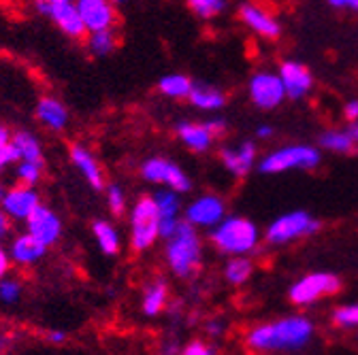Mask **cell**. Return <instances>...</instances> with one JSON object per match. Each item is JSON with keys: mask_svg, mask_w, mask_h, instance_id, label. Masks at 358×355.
I'll list each match as a JSON object with an SVG mask.
<instances>
[{"mask_svg": "<svg viewBox=\"0 0 358 355\" xmlns=\"http://www.w3.org/2000/svg\"><path fill=\"white\" fill-rule=\"evenodd\" d=\"M141 176L148 183H160L177 194L188 192L192 188V181L188 179V174L179 168L175 162H169L164 158H150L141 164Z\"/></svg>", "mask_w": 358, "mask_h": 355, "instance_id": "52a82bcc", "label": "cell"}, {"mask_svg": "<svg viewBox=\"0 0 358 355\" xmlns=\"http://www.w3.org/2000/svg\"><path fill=\"white\" fill-rule=\"evenodd\" d=\"M54 3H62V0H32V7L38 15H43L45 11H48V7Z\"/></svg>", "mask_w": 358, "mask_h": 355, "instance_id": "60d3db41", "label": "cell"}, {"mask_svg": "<svg viewBox=\"0 0 358 355\" xmlns=\"http://www.w3.org/2000/svg\"><path fill=\"white\" fill-rule=\"evenodd\" d=\"M250 96H252L254 105L260 109H275L286 96V87H284L280 75L258 73L250 81Z\"/></svg>", "mask_w": 358, "mask_h": 355, "instance_id": "8fae6325", "label": "cell"}, {"mask_svg": "<svg viewBox=\"0 0 358 355\" xmlns=\"http://www.w3.org/2000/svg\"><path fill=\"white\" fill-rule=\"evenodd\" d=\"M22 298V283L11 277L0 279V300L5 304H15Z\"/></svg>", "mask_w": 358, "mask_h": 355, "instance_id": "836d02e7", "label": "cell"}, {"mask_svg": "<svg viewBox=\"0 0 358 355\" xmlns=\"http://www.w3.org/2000/svg\"><path fill=\"white\" fill-rule=\"evenodd\" d=\"M354 139L350 132H337V130H331V132H324L320 137V145L324 149H331V151H341V153H348L354 149Z\"/></svg>", "mask_w": 358, "mask_h": 355, "instance_id": "f546056e", "label": "cell"}, {"mask_svg": "<svg viewBox=\"0 0 358 355\" xmlns=\"http://www.w3.org/2000/svg\"><path fill=\"white\" fill-rule=\"evenodd\" d=\"M109 3H111V5H115V7H120V5H126L128 0H109Z\"/></svg>", "mask_w": 358, "mask_h": 355, "instance_id": "f907efd6", "label": "cell"}, {"mask_svg": "<svg viewBox=\"0 0 358 355\" xmlns=\"http://www.w3.org/2000/svg\"><path fill=\"white\" fill-rule=\"evenodd\" d=\"M192 85L194 83L186 75L173 73V75H164L158 81V92L166 98H188Z\"/></svg>", "mask_w": 358, "mask_h": 355, "instance_id": "484cf974", "label": "cell"}, {"mask_svg": "<svg viewBox=\"0 0 358 355\" xmlns=\"http://www.w3.org/2000/svg\"><path fill=\"white\" fill-rule=\"evenodd\" d=\"M177 137L182 139V143L186 147H190L192 151H205L209 149L213 135L209 132L207 123H192V121H179L175 126Z\"/></svg>", "mask_w": 358, "mask_h": 355, "instance_id": "44dd1931", "label": "cell"}, {"mask_svg": "<svg viewBox=\"0 0 358 355\" xmlns=\"http://www.w3.org/2000/svg\"><path fill=\"white\" fill-rule=\"evenodd\" d=\"M333 322L337 326H343V328L358 326V304H348V306L337 308L335 315H333Z\"/></svg>", "mask_w": 358, "mask_h": 355, "instance_id": "e575fe53", "label": "cell"}, {"mask_svg": "<svg viewBox=\"0 0 358 355\" xmlns=\"http://www.w3.org/2000/svg\"><path fill=\"white\" fill-rule=\"evenodd\" d=\"M205 123H207L209 132L213 135V139H215V137H220L222 132H224V128H227V126H224V121H222V119H209V121H205Z\"/></svg>", "mask_w": 358, "mask_h": 355, "instance_id": "ab89813d", "label": "cell"}, {"mask_svg": "<svg viewBox=\"0 0 358 355\" xmlns=\"http://www.w3.org/2000/svg\"><path fill=\"white\" fill-rule=\"evenodd\" d=\"M350 135H352L354 141H358V123H354V126L350 128Z\"/></svg>", "mask_w": 358, "mask_h": 355, "instance_id": "bcb514c9", "label": "cell"}, {"mask_svg": "<svg viewBox=\"0 0 358 355\" xmlns=\"http://www.w3.org/2000/svg\"><path fill=\"white\" fill-rule=\"evenodd\" d=\"M166 296H169L166 294V285L162 281L152 283L145 289V294H143V313L150 315V317L158 315L160 310L164 308V304H166Z\"/></svg>", "mask_w": 358, "mask_h": 355, "instance_id": "f1b7e54d", "label": "cell"}, {"mask_svg": "<svg viewBox=\"0 0 358 355\" xmlns=\"http://www.w3.org/2000/svg\"><path fill=\"white\" fill-rule=\"evenodd\" d=\"M11 137H13V132H11L7 126L0 123V147H3V145H9V143H11Z\"/></svg>", "mask_w": 358, "mask_h": 355, "instance_id": "ee69618b", "label": "cell"}, {"mask_svg": "<svg viewBox=\"0 0 358 355\" xmlns=\"http://www.w3.org/2000/svg\"><path fill=\"white\" fill-rule=\"evenodd\" d=\"M318 228H320V224L309 213L294 211V213L278 217L273 224L266 228V241L275 243V245H282V243L294 241L299 236L313 234Z\"/></svg>", "mask_w": 358, "mask_h": 355, "instance_id": "8992f818", "label": "cell"}, {"mask_svg": "<svg viewBox=\"0 0 358 355\" xmlns=\"http://www.w3.org/2000/svg\"><path fill=\"white\" fill-rule=\"evenodd\" d=\"M11 224L13 221L9 219V215L3 211V206H0V241H5L11 232Z\"/></svg>", "mask_w": 358, "mask_h": 355, "instance_id": "f35d334b", "label": "cell"}, {"mask_svg": "<svg viewBox=\"0 0 358 355\" xmlns=\"http://www.w3.org/2000/svg\"><path fill=\"white\" fill-rule=\"evenodd\" d=\"M182 355H213V353H211V349H209L207 345H203V342H190V345L182 351Z\"/></svg>", "mask_w": 358, "mask_h": 355, "instance_id": "74e56055", "label": "cell"}, {"mask_svg": "<svg viewBox=\"0 0 358 355\" xmlns=\"http://www.w3.org/2000/svg\"><path fill=\"white\" fill-rule=\"evenodd\" d=\"M85 50L90 56L94 58H107L117 50V34L113 28L109 30H96V32H87L85 36Z\"/></svg>", "mask_w": 358, "mask_h": 355, "instance_id": "d4e9b609", "label": "cell"}, {"mask_svg": "<svg viewBox=\"0 0 358 355\" xmlns=\"http://www.w3.org/2000/svg\"><path fill=\"white\" fill-rule=\"evenodd\" d=\"M256 135H258V139H266V137H271V135H273V128H268V126H260V128L256 130Z\"/></svg>", "mask_w": 358, "mask_h": 355, "instance_id": "f6af8a7d", "label": "cell"}, {"mask_svg": "<svg viewBox=\"0 0 358 355\" xmlns=\"http://www.w3.org/2000/svg\"><path fill=\"white\" fill-rule=\"evenodd\" d=\"M190 103L199 109H205V111H213V109H220L224 105V94L217 92L215 87L211 85H203V83H194L192 90L188 94Z\"/></svg>", "mask_w": 358, "mask_h": 355, "instance_id": "4316f807", "label": "cell"}, {"mask_svg": "<svg viewBox=\"0 0 358 355\" xmlns=\"http://www.w3.org/2000/svg\"><path fill=\"white\" fill-rule=\"evenodd\" d=\"M254 156H256V145L252 141H245L237 149H224L222 162L233 174H248L250 168L254 166Z\"/></svg>", "mask_w": 358, "mask_h": 355, "instance_id": "7402d4cb", "label": "cell"}, {"mask_svg": "<svg viewBox=\"0 0 358 355\" xmlns=\"http://www.w3.org/2000/svg\"><path fill=\"white\" fill-rule=\"evenodd\" d=\"M92 234H94V241L99 245V249L113 257L120 253L122 249V241H120V232L115 230V226L111 224V221L107 219H96L94 224H92Z\"/></svg>", "mask_w": 358, "mask_h": 355, "instance_id": "603a6c76", "label": "cell"}, {"mask_svg": "<svg viewBox=\"0 0 358 355\" xmlns=\"http://www.w3.org/2000/svg\"><path fill=\"white\" fill-rule=\"evenodd\" d=\"M224 217V202L217 196H201L196 198L188 209H186V221H190L192 226H217Z\"/></svg>", "mask_w": 358, "mask_h": 355, "instance_id": "9a60e30c", "label": "cell"}, {"mask_svg": "<svg viewBox=\"0 0 358 355\" xmlns=\"http://www.w3.org/2000/svg\"><path fill=\"white\" fill-rule=\"evenodd\" d=\"M318 164H320V151L318 149H313L309 145H292V147H284V149L268 153L264 160H260L258 170L262 174H275V172H284L290 168L311 170Z\"/></svg>", "mask_w": 358, "mask_h": 355, "instance_id": "5b68a950", "label": "cell"}, {"mask_svg": "<svg viewBox=\"0 0 358 355\" xmlns=\"http://www.w3.org/2000/svg\"><path fill=\"white\" fill-rule=\"evenodd\" d=\"M69 156H71V162L73 166L81 172V176L85 179V183L92 188L94 192H103L107 188L105 183V174H103V168L99 164V160L94 158V153L90 151L85 145H71L69 149Z\"/></svg>", "mask_w": 358, "mask_h": 355, "instance_id": "5bb4252c", "label": "cell"}, {"mask_svg": "<svg viewBox=\"0 0 358 355\" xmlns=\"http://www.w3.org/2000/svg\"><path fill=\"white\" fill-rule=\"evenodd\" d=\"M48 20H52L56 24V28L71 40H85V36H87V28L81 20V13L77 9L75 0L54 3L48 11Z\"/></svg>", "mask_w": 358, "mask_h": 355, "instance_id": "7c38bea8", "label": "cell"}, {"mask_svg": "<svg viewBox=\"0 0 358 355\" xmlns=\"http://www.w3.org/2000/svg\"><path fill=\"white\" fill-rule=\"evenodd\" d=\"M154 202H156V209H158V215H160V239H169L177 224H179V196L175 190H158L154 196Z\"/></svg>", "mask_w": 358, "mask_h": 355, "instance_id": "2e32d148", "label": "cell"}, {"mask_svg": "<svg viewBox=\"0 0 358 355\" xmlns=\"http://www.w3.org/2000/svg\"><path fill=\"white\" fill-rule=\"evenodd\" d=\"M26 232L32 234L36 241H41L45 247H52L60 241L62 236V219L60 215L48 206V204H41L26 221Z\"/></svg>", "mask_w": 358, "mask_h": 355, "instance_id": "30bf717a", "label": "cell"}, {"mask_svg": "<svg viewBox=\"0 0 358 355\" xmlns=\"http://www.w3.org/2000/svg\"><path fill=\"white\" fill-rule=\"evenodd\" d=\"M75 3L87 32L115 28L117 13H115V5H111L109 0H75Z\"/></svg>", "mask_w": 358, "mask_h": 355, "instance_id": "4fadbf2b", "label": "cell"}, {"mask_svg": "<svg viewBox=\"0 0 358 355\" xmlns=\"http://www.w3.org/2000/svg\"><path fill=\"white\" fill-rule=\"evenodd\" d=\"M188 7L203 20H211L213 15L222 13L224 0H188Z\"/></svg>", "mask_w": 358, "mask_h": 355, "instance_id": "1f68e13d", "label": "cell"}, {"mask_svg": "<svg viewBox=\"0 0 358 355\" xmlns=\"http://www.w3.org/2000/svg\"><path fill=\"white\" fill-rule=\"evenodd\" d=\"M311 324L303 317H288L268 326H260L250 332L248 342L254 349L271 351V349H294L309 340Z\"/></svg>", "mask_w": 358, "mask_h": 355, "instance_id": "6da1fadb", "label": "cell"}, {"mask_svg": "<svg viewBox=\"0 0 358 355\" xmlns=\"http://www.w3.org/2000/svg\"><path fill=\"white\" fill-rule=\"evenodd\" d=\"M5 194H7V186L0 181V202H3V198H5Z\"/></svg>", "mask_w": 358, "mask_h": 355, "instance_id": "c3c4849f", "label": "cell"}, {"mask_svg": "<svg viewBox=\"0 0 358 355\" xmlns=\"http://www.w3.org/2000/svg\"><path fill=\"white\" fill-rule=\"evenodd\" d=\"M160 239V215L152 196H143L130 211V245L134 251H148Z\"/></svg>", "mask_w": 358, "mask_h": 355, "instance_id": "277c9868", "label": "cell"}, {"mask_svg": "<svg viewBox=\"0 0 358 355\" xmlns=\"http://www.w3.org/2000/svg\"><path fill=\"white\" fill-rule=\"evenodd\" d=\"M215 247L224 253L243 255L252 251L258 243V228L245 217H229L211 234Z\"/></svg>", "mask_w": 358, "mask_h": 355, "instance_id": "3957f363", "label": "cell"}, {"mask_svg": "<svg viewBox=\"0 0 358 355\" xmlns=\"http://www.w3.org/2000/svg\"><path fill=\"white\" fill-rule=\"evenodd\" d=\"M239 13H241L243 24H248L260 36H264V38H278L280 36V32H282L280 24L268 13H264L262 9H258L254 5H243Z\"/></svg>", "mask_w": 358, "mask_h": 355, "instance_id": "ffe728a7", "label": "cell"}, {"mask_svg": "<svg viewBox=\"0 0 358 355\" xmlns=\"http://www.w3.org/2000/svg\"><path fill=\"white\" fill-rule=\"evenodd\" d=\"M201 259V239L190 221H179L166 239V262L177 277H188Z\"/></svg>", "mask_w": 358, "mask_h": 355, "instance_id": "7a4b0ae2", "label": "cell"}, {"mask_svg": "<svg viewBox=\"0 0 358 355\" xmlns=\"http://www.w3.org/2000/svg\"><path fill=\"white\" fill-rule=\"evenodd\" d=\"M45 251H48V247L28 232L13 236L11 245H9L11 262L17 266H24V269L26 266H34L36 262H41L45 257Z\"/></svg>", "mask_w": 358, "mask_h": 355, "instance_id": "d6986e66", "label": "cell"}, {"mask_svg": "<svg viewBox=\"0 0 358 355\" xmlns=\"http://www.w3.org/2000/svg\"><path fill=\"white\" fill-rule=\"evenodd\" d=\"M105 196H107V204H109V211L113 215H122L126 211V194H124V188L117 186V183H109L105 188Z\"/></svg>", "mask_w": 358, "mask_h": 355, "instance_id": "d6a6232c", "label": "cell"}, {"mask_svg": "<svg viewBox=\"0 0 358 355\" xmlns=\"http://www.w3.org/2000/svg\"><path fill=\"white\" fill-rule=\"evenodd\" d=\"M11 255H9V249L3 245V241H0V279L9 275V269H11Z\"/></svg>", "mask_w": 358, "mask_h": 355, "instance_id": "8d00e7d4", "label": "cell"}, {"mask_svg": "<svg viewBox=\"0 0 358 355\" xmlns=\"http://www.w3.org/2000/svg\"><path fill=\"white\" fill-rule=\"evenodd\" d=\"M280 79L286 87V96H290L292 100L303 98L311 90V73L301 62H284L280 68Z\"/></svg>", "mask_w": 358, "mask_h": 355, "instance_id": "ac0fdd59", "label": "cell"}, {"mask_svg": "<svg viewBox=\"0 0 358 355\" xmlns=\"http://www.w3.org/2000/svg\"><path fill=\"white\" fill-rule=\"evenodd\" d=\"M333 7H345V0H329Z\"/></svg>", "mask_w": 358, "mask_h": 355, "instance_id": "681fc988", "label": "cell"}, {"mask_svg": "<svg viewBox=\"0 0 358 355\" xmlns=\"http://www.w3.org/2000/svg\"><path fill=\"white\" fill-rule=\"evenodd\" d=\"M252 275V264L245 257H235L227 264V279L233 285H241L250 279Z\"/></svg>", "mask_w": 358, "mask_h": 355, "instance_id": "4dcf8cb0", "label": "cell"}, {"mask_svg": "<svg viewBox=\"0 0 358 355\" xmlns=\"http://www.w3.org/2000/svg\"><path fill=\"white\" fill-rule=\"evenodd\" d=\"M48 340L52 345H62L66 340V332L64 330H52V332H48Z\"/></svg>", "mask_w": 358, "mask_h": 355, "instance_id": "b9f144b4", "label": "cell"}, {"mask_svg": "<svg viewBox=\"0 0 358 355\" xmlns=\"http://www.w3.org/2000/svg\"><path fill=\"white\" fill-rule=\"evenodd\" d=\"M339 287H341L339 277L331 273H313V275L303 277L290 287V300L294 304H311L324 296L337 294Z\"/></svg>", "mask_w": 358, "mask_h": 355, "instance_id": "ba28073f", "label": "cell"}, {"mask_svg": "<svg viewBox=\"0 0 358 355\" xmlns=\"http://www.w3.org/2000/svg\"><path fill=\"white\" fill-rule=\"evenodd\" d=\"M11 145L17 149L20 160H30V162H45L43 145L38 137L30 130H15L11 137Z\"/></svg>", "mask_w": 358, "mask_h": 355, "instance_id": "cb8c5ba5", "label": "cell"}, {"mask_svg": "<svg viewBox=\"0 0 358 355\" xmlns=\"http://www.w3.org/2000/svg\"><path fill=\"white\" fill-rule=\"evenodd\" d=\"M345 7H350V9L358 11V0H345Z\"/></svg>", "mask_w": 358, "mask_h": 355, "instance_id": "7dc6e473", "label": "cell"}, {"mask_svg": "<svg viewBox=\"0 0 358 355\" xmlns=\"http://www.w3.org/2000/svg\"><path fill=\"white\" fill-rule=\"evenodd\" d=\"M345 117L350 121H356L358 119V100H352V103L345 105Z\"/></svg>", "mask_w": 358, "mask_h": 355, "instance_id": "7bdbcfd3", "label": "cell"}, {"mask_svg": "<svg viewBox=\"0 0 358 355\" xmlns=\"http://www.w3.org/2000/svg\"><path fill=\"white\" fill-rule=\"evenodd\" d=\"M36 119L52 132H62L66 130L69 121H71V113L66 109V105L62 100H58L56 96H43L36 103Z\"/></svg>", "mask_w": 358, "mask_h": 355, "instance_id": "e0dca14e", "label": "cell"}, {"mask_svg": "<svg viewBox=\"0 0 358 355\" xmlns=\"http://www.w3.org/2000/svg\"><path fill=\"white\" fill-rule=\"evenodd\" d=\"M41 194L36 188H30V186H22V183H15L11 188H7V194L0 202L3 211L9 215L11 221H22L26 224L28 217L41 206Z\"/></svg>", "mask_w": 358, "mask_h": 355, "instance_id": "9c48e42d", "label": "cell"}, {"mask_svg": "<svg viewBox=\"0 0 358 355\" xmlns=\"http://www.w3.org/2000/svg\"><path fill=\"white\" fill-rule=\"evenodd\" d=\"M17 162H20V153H17V149L11 143L0 147V174L7 172L9 168H13Z\"/></svg>", "mask_w": 358, "mask_h": 355, "instance_id": "d590c367", "label": "cell"}, {"mask_svg": "<svg viewBox=\"0 0 358 355\" xmlns=\"http://www.w3.org/2000/svg\"><path fill=\"white\" fill-rule=\"evenodd\" d=\"M43 172H45V162H30V160H20L13 166V174L17 183L22 186H30L36 188L43 179Z\"/></svg>", "mask_w": 358, "mask_h": 355, "instance_id": "83f0119b", "label": "cell"}]
</instances>
